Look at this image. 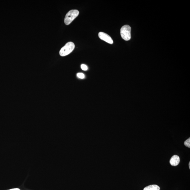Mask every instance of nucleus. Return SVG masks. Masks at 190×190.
Wrapping results in <instances>:
<instances>
[{
    "instance_id": "f257e3e1",
    "label": "nucleus",
    "mask_w": 190,
    "mask_h": 190,
    "mask_svg": "<svg viewBox=\"0 0 190 190\" xmlns=\"http://www.w3.org/2000/svg\"><path fill=\"white\" fill-rule=\"evenodd\" d=\"M79 11L77 10H72L69 11L65 16L64 22L65 24L68 25L78 17L79 15Z\"/></svg>"
},
{
    "instance_id": "f03ea898",
    "label": "nucleus",
    "mask_w": 190,
    "mask_h": 190,
    "mask_svg": "<svg viewBox=\"0 0 190 190\" xmlns=\"http://www.w3.org/2000/svg\"><path fill=\"white\" fill-rule=\"evenodd\" d=\"M75 47V45L73 42H68L61 49L59 54L61 56H66L74 50Z\"/></svg>"
},
{
    "instance_id": "7ed1b4c3",
    "label": "nucleus",
    "mask_w": 190,
    "mask_h": 190,
    "mask_svg": "<svg viewBox=\"0 0 190 190\" xmlns=\"http://www.w3.org/2000/svg\"><path fill=\"white\" fill-rule=\"evenodd\" d=\"M131 27L128 25H125L120 29V35L122 39L128 41L131 38Z\"/></svg>"
},
{
    "instance_id": "20e7f679",
    "label": "nucleus",
    "mask_w": 190,
    "mask_h": 190,
    "mask_svg": "<svg viewBox=\"0 0 190 190\" xmlns=\"http://www.w3.org/2000/svg\"><path fill=\"white\" fill-rule=\"evenodd\" d=\"M98 36L102 40H103L110 44H112L114 42L111 37L107 33L102 32H100L99 33Z\"/></svg>"
},
{
    "instance_id": "39448f33",
    "label": "nucleus",
    "mask_w": 190,
    "mask_h": 190,
    "mask_svg": "<svg viewBox=\"0 0 190 190\" xmlns=\"http://www.w3.org/2000/svg\"><path fill=\"white\" fill-rule=\"evenodd\" d=\"M180 162V158L179 156L174 155L172 156L170 160V163L172 166H176L179 165Z\"/></svg>"
},
{
    "instance_id": "423d86ee",
    "label": "nucleus",
    "mask_w": 190,
    "mask_h": 190,
    "mask_svg": "<svg viewBox=\"0 0 190 190\" xmlns=\"http://www.w3.org/2000/svg\"><path fill=\"white\" fill-rule=\"evenodd\" d=\"M159 186L156 185H150L144 188L143 190H160Z\"/></svg>"
},
{
    "instance_id": "0eeeda50",
    "label": "nucleus",
    "mask_w": 190,
    "mask_h": 190,
    "mask_svg": "<svg viewBox=\"0 0 190 190\" xmlns=\"http://www.w3.org/2000/svg\"><path fill=\"white\" fill-rule=\"evenodd\" d=\"M184 144L185 146L189 148H190V138L186 140L184 142Z\"/></svg>"
},
{
    "instance_id": "6e6552de",
    "label": "nucleus",
    "mask_w": 190,
    "mask_h": 190,
    "mask_svg": "<svg viewBox=\"0 0 190 190\" xmlns=\"http://www.w3.org/2000/svg\"><path fill=\"white\" fill-rule=\"evenodd\" d=\"M77 76L78 78L80 79H84L85 77V75L82 73H79L77 74Z\"/></svg>"
},
{
    "instance_id": "1a4fd4ad",
    "label": "nucleus",
    "mask_w": 190,
    "mask_h": 190,
    "mask_svg": "<svg viewBox=\"0 0 190 190\" xmlns=\"http://www.w3.org/2000/svg\"><path fill=\"white\" fill-rule=\"evenodd\" d=\"M81 68L82 69V70L85 71H86L88 70V67L85 65L82 64L81 65Z\"/></svg>"
},
{
    "instance_id": "9d476101",
    "label": "nucleus",
    "mask_w": 190,
    "mask_h": 190,
    "mask_svg": "<svg viewBox=\"0 0 190 190\" xmlns=\"http://www.w3.org/2000/svg\"><path fill=\"white\" fill-rule=\"evenodd\" d=\"M8 190H21L19 189H11Z\"/></svg>"
},
{
    "instance_id": "9b49d317",
    "label": "nucleus",
    "mask_w": 190,
    "mask_h": 190,
    "mask_svg": "<svg viewBox=\"0 0 190 190\" xmlns=\"http://www.w3.org/2000/svg\"><path fill=\"white\" fill-rule=\"evenodd\" d=\"M189 169H190V162H189Z\"/></svg>"
}]
</instances>
